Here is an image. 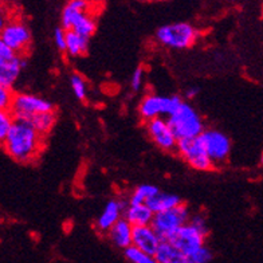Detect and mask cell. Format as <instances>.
Here are the masks:
<instances>
[{"label": "cell", "instance_id": "6da1fadb", "mask_svg": "<svg viewBox=\"0 0 263 263\" xmlns=\"http://www.w3.org/2000/svg\"><path fill=\"white\" fill-rule=\"evenodd\" d=\"M45 137L38 133L30 121L15 120L14 126L3 141L4 152L16 163H32L43 148Z\"/></svg>", "mask_w": 263, "mask_h": 263}, {"label": "cell", "instance_id": "7a4b0ae2", "mask_svg": "<svg viewBox=\"0 0 263 263\" xmlns=\"http://www.w3.org/2000/svg\"><path fill=\"white\" fill-rule=\"evenodd\" d=\"M90 0H69L62 11L61 23L66 31H76L77 34L90 38L96 32V17L90 14Z\"/></svg>", "mask_w": 263, "mask_h": 263}, {"label": "cell", "instance_id": "3957f363", "mask_svg": "<svg viewBox=\"0 0 263 263\" xmlns=\"http://www.w3.org/2000/svg\"><path fill=\"white\" fill-rule=\"evenodd\" d=\"M166 120L177 140L196 139L204 132V125L200 115L188 102H183L181 106Z\"/></svg>", "mask_w": 263, "mask_h": 263}, {"label": "cell", "instance_id": "277c9868", "mask_svg": "<svg viewBox=\"0 0 263 263\" xmlns=\"http://www.w3.org/2000/svg\"><path fill=\"white\" fill-rule=\"evenodd\" d=\"M197 36L199 32L196 28L184 22L161 26L156 31V39L160 45L175 50L190 49L196 42Z\"/></svg>", "mask_w": 263, "mask_h": 263}, {"label": "cell", "instance_id": "5b68a950", "mask_svg": "<svg viewBox=\"0 0 263 263\" xmlns=\"http://www.w3.org/2000/svg\"><path fill=\"white\" fill-rule=\"evenodd\" d=\"M184 101L179 96H157L148 94L139 105V115L145 122L155 118L171 117L181 106Z\"/></svg>", "mask_w": 263, "mask_h": 263}, {"label": "cell", "instance_id": "8992f818", "mask_svg": "<svg viewBox=\"0 0 263 263\" xmlns=\"http://www.w3.org/2000/svg\"><path fill=\"white\" fill-rule=\"evenodd\" d=\"M191 214L185 204H181L168 211L155 214L152 220V227L159 234L161 240H170L183 226L190 222Z\"/></svg>", "mask_w": 263, "mask_h": 263}, {"label": "cell", "instance_id": "52a82bcc", "mask_svg": "<svg viewBox=\"0 0 263 263\" xmlns=\"http://www.w3.org/2000/svg\"><path fill=\"white\" fill-rule=\"evenodd\" d=\"M11 115L15 120L30 121L32 117L46 111H54V105L46 98L30 93H16L11 105Z\"/></svg>", "mask_w": 263, "mask_h": 263}, {"label": "cell", "instance_id": "ba28073f", "mask_svg": "<svg viewBox=\"0 0 263 263\" xmlns=\"http://www.w3.org/2000/svg\"><path fill=\"white\" fill-rule=\"evenodd\" d=\"M176 152L194 170L210 171L214 168V164H212L211 159L208 157L200 136L196 139L179 140Z\"/></svg>", "mask_w": 263, "mask_h": 263}, {"label": "cell", "instance_id": "9c48e42d", "mask_svg": "<svg viewBox=\"0 0 263 263\" xmlns=\"http://www.w3.org/2000/svg\"><path fill=\"white\" fill-rule=\"evenodd\" d=\"M200 139L214 166H219L227 161L231 152V142L224 133L215 129H208L201 133Z\"/></svg>", "mask_w": 263, "mask_h": 263}, {"label": "cell", "instance_id": "30bf717a", "mask_svg": "<svg viewBox=\"0 0 263 263\" xmlns=\"http://www.w3.org/2000/svg\"><path fill=\"white\" fill-rule=\"evenodd\" d=\"M0 42L7 45L10 49L17 54H23L27 50L31 42V34L25 23L17 21H11L2 27Z\"/></svg>", "mask_w": 263, "mask_h": 263}, {"label": "cell", "instance_id": "8fae6325", "mask_svg": "<svg viewBox=\"0 0 263 263\" xmlns=\"http://www.w3.org/2000/svg\"><path fill=\"white\" fill-rule=\"evenodd\" d=\"M146 133L151 137L156 146L163 149L165 152H173L176 151L179 140L173 133L170 122L165 118H155L152 121H148L145 124Z\"/></svg>", "mask_w": 263, "mask_h": 263}, {"label": "cell", "instance_id": "7c38bea8", "mask_svg": "<svg viewBox=\"0 0 263 263\" xmlns=\"http://www.w3.org/2000/svg\"><path fill=\"white\" fill-rule=\"evenodd\" d=\"M207 235L208 234H205V232L197 229L196 226L188 222L170 239V242H172L177 249H180L188 256L204 246V240Z\"/></svg>", "mask_w": 263, "mask_h": 263}, {"label": "cell", "instance_id": "4fadbf2b", "mask_svg": "<svg viewBox=\"0 0 263 263\" xmlns=\"http://www.w3.org/2000/svg\"><path fill=\"white\" fill-rule=\"evenodd\" d=\"M128 207V201L124 199H111L105 204L104 210L96 220V229L101 234H107L109 230L124 218L125 210Z\"/></svg>", "mask_w": 263, "mask_h": 263}, {"label": "cell", "instance_id": "5bb4252c", "mask_svg": "<svg viewBox=\"0 0 263 263\" xmlns=\"http://www.w3.org/2000/svg\"><path fill=\"white\" fill-rule=\"evenodd\" d=\"M161 238L159 236L152 226H139L133 227V238L132 246L141 250L144 253L155 255L161 245Z\"/></svg>", "mask_w": 263, "mask_h": 263}, {"label": "cell", "instance_id": "9a60e30c", "mask_svg": "<svg viewBox=\"0 0 263 263\" xmlns=\"http://www.w3.org/2000/svg\"><path fill=\"white\" fill-rule=\"evenodd\" d=\"M26 66L27 62L23 55H16L11 61L0 62V87L11 89Z\"/></svg>", "mask_w": 263, "mask_h": 263}, {"label": "cell", "instance_id": "2e32d148", "mask_svg": "<svg viewBox=\"0 0 263 263\" xmlns=\"http://www.w3.org/2000/svg\"><path fill=\"white\" fill-rule=\"evenodd\" d=\"M106 236L116 247L126 250L128 247L132 246L133 226H132L125 218L120 219V220H118V222L116 223L110 230H109Z\"/></svg>", "mask_w": 263, "mask_h": 263}, {"label": "cell", "instance_id": "e0dca14e", "mask_svg": "<svg viewBox=\"0 0 263 263\" xmlns=\"http://www.w3.org/2000/svg\"><path fill=\"white\" fill-rule=\"evenodd\" d=\"M124 218L133 227L151 226L153 218H155V214L146 204H130V203H128V207L125 210Z\"/></svg>", "mask_w": 263, "mask_h": 263}, {"label": "cell", "instance_id": "ac0fdd59", "mask_svg": "<svg viewBox=\"0 0 263 263\" xmlns=\"http://www.w3.org/2000/svg\"><path fill=\"white\" fill-rule=\"evenodd\" d=\"M155 258L159 263H188V256L170 240H163Z\"/></svg>", "mask_w": 263, "mask_h": 263}, {"label": "cell", "instance_id": "d6986e66", "mask_svg": "<svg viewBox=\"0 0 263 263\" xmlns=\"http://www.w3.org/2000/svg\"><path fill=\"white\" fill-rule=\"evenodd\" d=\"M181 204H183L181 197H179L175 194H166V192H160V194H157L156 196L152 197L146 203V205L152 210L153 214L168 211V210L176 208Z\"/></svg>", "mask_w": 263, "mask_h": 263}, {"label": "cell", "instance_id": "ffe728a7", "mask_svg": "<svg viewBox=\"0 0 263 263\" xmlns=\"http://www.w3.org/2000/svg\"><path fill=\"white\" fill-rule=\"evenodd\" d=\"M66 52L70 57H81L83 54H86L87 49H89V38L82 36V35L77 34L76 31H69L66 32Z\"/></svg>", "mask_w": 263, "mask_h": 263}, {"label": "cell", "instance_id": "44dd1931", "mask_svg": "<svg viewBox=\"0 0 263 263\" xmlns=\"http://www.w3.org/2000/svg\"><path fill=\"white\" fill-rule=\"evenodd\" d=\"M157 194H160L159 187L153 185V184H141L132 192L128 203H130V204H146L148 200H151Z\"/></svg>", "mask_w": 263, "mask_h": 263}, {"label": "cell", "instance_id": "7402d4cb", "mask_svg": "<svg viewBox=\"0 0 263 263\" xmlns=\"http://www.w3.org/2000/svg\"><path fill=\"white\" fill-rule=\"evenodd\" d=\"M57 116L55 111H46V113H41V115H36L35 117H32L30 120V122L32 124L38 133H41L43 137L46 135H49L50 130L52 129V126L55 125Z\"/></svg>", "mask_w": 263, "mask_h": 263}, {"label": "cell", "instance_id": "603a6c76", "mask_svg": "<svg viewBox=\"0 0 263 263\" xmlns=\"http://www.w3.org/2000/svg\"><path fill=\"white\" fill-rule=\"evenodd\" d=\"M124 255L130 263H159L156 258H155V255L144 253V251L136 249L133 246L124 250Z\"/></svg>", "mask_w": 263, "mask_h": 263}, {"label": "cell", "instance_id": "cb8c5ba5", "mask_svg": "<svg viewBox=\"0 0 263 263\" xmlns=\"http://www.w3.org/2000/svg\"><path fill=\"white\" fill-rule=\"evenodd\" d=\"M70 86H71V90H73L77 100H80V101L86 100V96H87L86 82H85V80H83L80 74H73V76H71V78H70Z\"/></svg>", "mask_w": 263, "mask_h": 263}, {"label": "cell", "instance_id": "d4e9b609", "mask_svg": "<svg viewBox=\"0 0 263 263\" xmlns=\"http://www.w3.org/2000/svg\"><path fill=\"white\" fill-rule=\"evenodd\" d=\"M15 117L11 115L10 110L0 111V141L3 142L10 133L11 128L14 126Z\"/></svg>", "mask_w": 263, "mask_h": 263}, {"label": "cell", "instance_id": "484cf974", "mask_svg": "<svg viewBox=\"0 0 263 263\" xmlns=\"http://www.w3.org/2000/svg\"><path fill=\"white\" fill-rule=\"evenodd\" d=\"M211 250L205 246H203L201 249L197 250V251H195V253H192L191 255H188V263H208L211 262Z\"/></svg>", "mask_w": 263, "mask_h": 263}, {"label": "cell", "instance_id": "4316f807", "mask_svg": "<svg viewBox=\"0 0 263 263\" xmlns=\"http://www.w3.org/2000/svg\"><path fill=\"white\" fill-rule=\"evenodd\" d=\"M14 96L11 89H6V87H0V110H10L12 101H14Z\"/></svg>", "mask_w": 263, "mask_h": 263}, {"label": "cell", "instance_id": "83f0119b", "mask_svg": "<svg viewBox=\"0 0 263 263\" xmlns=\"http://www.w3.org/2000/svg\"><path fill=\"white\" fill-rule=\"evenodd\" d=\"M144 77H145V70L144 67L139 66L137 69L133 71L130 78V87L133 91H139L142 87V83H144Z\"/></svg>", "mask_w": 263, "mask_h": 263}, {"label": "cell", "instance_id": "f1b7e54d", "mask_svg": "<svg viewBox=\"0 0 263 263\" xmlns=\"http://www.w3.org/2000/svg\"><path fill=\"white\" fill-rule=\"evenodd\" d=\"M66 32L67 31L63 27L55 28V31H54V42H55V46L61 51H66V45H67Z\"/></svg>", "mask_w": 263, "mask_h": 263}, {"label": "cell", "instance_id": "f546056e", "mask_svg": "<svg viewBox=\"0 0 263 263\" xmlns=\"http://www.w3.org/2000/svg\"><path fill=\"white\" fill-rule=\"evenodd\" d=\"M16 55H21V54H17L14 50L10 49L7 45H4L3 42H0V62L11 61V59H14Z\"/></svg>", "mask_w": 263, "mask_h": 263}, {"label": "cell", "instance_id": "4dcf8cb0", "mask_svg": "<svg viewBox=\"0 0 263 263\" xmlns=\"http://www.w3.org/2000/svg\"><path fill=\"white\" fill-rule=\"evenodd\" d=\"M190 222L192 223L194 226H196L197 229L201 230L203 232L208 234V227H207V222H205V219L200 215H192L190 219Z\"/></svg>", "mask_w": 263, "mask_h": 263}, {"label": "cell", "instance_id": "1f68e13d", "mask_svg": "<svg viewBox=\"0 0 263 263\" xmlns=\"http://www.w3.org/2000/svg\"><path fill=\"white\" fill-rule=\"evenodd\" d=\"M197 94H199V87L192 86V87H188L184 96H185L187 100H194V98L197 97Z\"/></svg>", "mask_w": 263, "mask_h": 263}, {"label": "cell", "instance_id": "d6a6232c", "mask_svg": "<svg viewBox=\"0 0 263 263\" xmlns=\"http://www.w3.org/2000/svg\"><path fill=\"white\" fill-rule=\"evenodd\" d=\"M260 164L263 165V153H262V156H260Z\"/></svg>", "mask_w": 263, "mask_h": 263}]
</instances>
